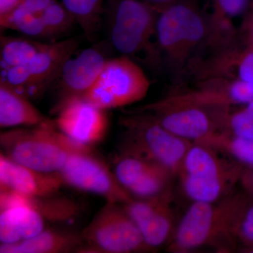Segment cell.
<instances>
[{
	"mask_svg": "<svg viewBox=\"0 0 253 253\" xmlns=\"http://www.w3.org/2000/svg\"><path fill=\"white\" fill-rule=\"evenodd\" d=\"M247 198L242 190L215 202L193 203L168 242V252L189 253L202 247L221 253L238 251L236 225Z\"/></svg>",
	"mask_w": 253,
	"mask_h": 253,
	"instance_id": "obj_1",
	"label": "cell"
},
{
	"mask_svg": "<svg viewBox=\"0 0 253 253\" xmlns=\"http://www.w3.org/2000/svg\"><path fill=\"white\" fill-rule=\"evenodd\" d=\"M246 166L212 146L193 143L177 175L193 202L212 203L234 192Z\"/></svg>",
	"mask_w": 253,
	"mask_h": 253,
	"instance_id": "obj_2",
	"label": "cell"
},
{
	"mask_svg": "<svg viewBox=\"0 0 253 253\" xmlns=\"http://www.w3.org/2000/svg\"><path fill=\"white\" fill-rule=\"evenodd\" d=\"M3 154L26 167L46 173L59 172L70 156L91 151L57 129L54 121L31 127H16L0 134Z\"/></svg>",
	"mask_w": 253,
	"mask_h": 253,
	"instance_id": "obj_3",
	"label": "cell"
},
{
	"mask_svg": "<svg viewBox=\"0 0 253 253\" xmlns=\"http://www.w3.org/2000/svg\"><path fill=\"white\" fill-rule=\"evenodd\" d=\"M123 131L119 156H131L168 168L177 175L193 142L181 139L142 112H134L120 119Z\"/></svg>",
	"mask_w": 253,
	"mask_h": 253,
	"instance_id": "obj_4",
	"label": "cell"
},
{
	"mask_svg": "<svg viewBox=\"0 0 253 253\" xmlns=\"http://www.w3.org/2000/svg\"><path fill=\"white\" fill-rule=\"evenodd\" d=\"M210 33V24L197 6L188 0H178L159 9L156 46L176 68L184 65Z\"/></svg>",
	"mask_w": 253,
	"mask_h": 253,
	"instance_id": "obj_5",
	"label": "cell"
},
{
	"mask_svg": "<svg viewBox=\"0 0 253 253\" xmlns=\"http://www.w3.org/2000/svg\"><path fill=\"white\" fill-rule=\"evenodd\" d=\"M84 241L78 253H133L153 251L122 204L106 201L81 233Z\"/></svg>",
	"mask_w": 253,
	"mask_h": 253,
	"instance_id": "obj_6",
	"label": "cell"
},
{
	"mask_svg": "<svg viewBox=\"0 0 253 253\" xmlns=\"http://www.w3.org/2000/svg\"><path fill=\"white\" fill-rule=\"evenodd\" d=\"M109 29L111 46L123 56L145 52L156 59V36L159 9L143 0H115Z\"/></svg>",
	"mask_w": 253,
	"mask_h": 253,
	"instance_id": "obj_7",
	"label": "cell"
},
{
	"mask_svg": "<svg viewBox=\"0 0 253 253\" xmlns=\"http://www.w3.org/2000/svg\"><path fill=\"white\" fill-rule=\"evenodd\" d=\"M151 86L142 68L128 56L111 58L84 99L108 111L134 104L144 99Z\"/></svg>",
	"mask_w": 253,
	"mask_h": 253,
	"instance_id": "obj_8",
	"label": "cell"
},
{
	"mask_svg": "<svg viewBox=\"0 0 253 253\" xmlns=\"http://www.w3.org/2000/svg\"><path fill=\"white\" fill-rule=\"evenodd\" d=\"M76 39L49 43L27 63L18 67L1 70L0 81H4L30 99H38L59 78L63 64L76 54Z\"/></svg>",
	"mask_w": 253,
	"mask_h": 253,
	"instance_id": "obj_9",
	"label": "cell"
},
{
	"mask_svg": "<svg viewBox=\"0 0 253 253\" xmlns=\"http://www.w3.org/2000/svg\"><path fill=\"white\" fill-rule=\"evenodd\" d=\"M226 109L166 104L158 100L134 111L146 113L169 132L194 143L221 130Z\"/></svg>",
	"mask_w": 253,
	"mask_h": 253,
	"instance_id": "obj_10",
	"label": "cell"
},
{
	"mask_svg": "<svg viewBox=\"0 0 253 253\" xmlns=\"http://www.w3.org/2000/svg\"><path fill=\"white\" fill-rule=\"evenodd\" d=\"M59 173L64 184L98 195L108 202L123 205L134 199L91 150L70 156Z\"/></svg>",
	"mask_w": 253,
	"mask_h": 253,
	"instance_id": "obj_11",
	"label": "cell"
},
{
	"mask_svg": "<svg viewBox=\"0 0 253 253\" xmlns=\"http://www.w3.org/2000/svg\"><path fill=\"white\" fill-rule=\"evenodd\" d=\"M106 111L84 98H76L65 103L54 113V124L75 142L91 148L104 140L109 131Z\"/></svg>",
	"mask_w": 253,
	"mask_h": 253,
	"instance_id": "obj_12",
	"label": "cell"
},
{
	"mask_svg": "<svg viewBox=\"0 0 253 253\" xmlns=\"http://www.w3.org/2000/svg\"><path fill=\"white\" fill-rule=\"evenodd\" d=\"M173 202L172 189L169 187L151 199H134L123 205L153 251L169 242L172 238L175 217Z\"/></svg>",
	"mask_w": 253,
	"mask_h": 253,
	"instance_id": "obj_13",
	"label": "cell"
},
{
	"mask_svg": "<svg viewBox=\"0 0 253 253\" xmlns=\"http://www.w3.org/2000/svg\"><path fill=\"white\" fill-rule=\"evenodd\" d=\"M109 59L98 46L86 48L68 58L56 81L58 84V99L53 113L70 100L84 97Z\"/></svg>",
	"mask_w": 253,
	"mask_h": 253,
	"instance_id": "obj_14",
	"label": "cell"
},
{
	"mask_svg": "<svg viewBox=\"0 0 253 253\" xmlns=\"http://www.w3.org/2000/svg\"><path fill=\"white\" fill-rule=\"evenodd\" d=\"M113 172L125 189L136 199H148L162 194L175 176L168 168L131 156H118Z\"/></svg>",
	"mask_w": 253,
	"mask_h": 253,
	"instance_id": "obj_15",
	"label": "cell"
},
{
	"mask_svg": "<svg viewBox=\"0 0 253 253\" xmlns=\"http://www.w3.org/2000/svg\"><path fill=\"white\" fill-rule=\"evenodd\" d=\"M45 220L14 191H0V241L11 244L33 237L44 230Z\"/></svg>",
	"mask_w": 253,
	"mask_h": 253,
	"instance_id": "obj_16",
	"label": "cell"
},
{
	"mask_svg": "<svg viewBox=\"0 0 253 253\" xmlns=\"http://www.w3.org/2000/svg\"><path fill=\"white\" fill-rule=\"evenodd\" d=\"M64 185L59 172L46 173L26 167L0 156V191H11L28 197L57 194Z\"/></svg>",
	"mask_w": 253,
	"mask_h": 253,
	"instance_id": "obj_17",
	"label": "cell"
},
{
	"mask_svg": "<svg viewBox=\"0 0 253 253\" xmlns=\"http://www.w3.org/2000/svg\"><path fill=\"white\" fill-rule=\"evenodd\" d=\"M51 121L32 104L31 99L0 81L1 127H31Z\"/></svg>",
	"mask_w": 253,
	"mask_h": 253,
	"instance_id": "obj_18",
	"label": "cell"
},
{
	"mask_svg": "<svg viewBox=\"0 0 253 253\" xmlns=\"http://www.w3.org/2000/svg\"><path fill=\"white\" fill-rule=\"evenodd\" d=\"M84 245L81 234L61 229H44L39 234L11 244H1V253H78Z\"/></svg>",
	"mask_w": 253,
	"mask_h": 253,
	"instance_id": "obj_19",
	"label": "cell"
},
{
	"mask_svg": "<svg viewBox=\"0 0 253 253\" xmlns=\"http://www.w3.org/2000/svg\"><path fill=\"white\" fill-rule=\"evenodd\" d=\"M49 43L42 42L24 37L1 36L0 62L1 70L26 64Z\"/></svg>",
	"mask_w": 253,
	"mask_h": 253,
	"instance_id": "obj_20",
	"label": "cell"
},
{
	"mask_svg": "<svg viewBox=\"0 0 253 253\" xmlns=\"http://www.w3.org/2000/svg\"><path fill=\"white\" fill-rule=\"evenodd\" d=\"M28 204L41 214L44 220L52 223L67 222L80 215L81 205L74 200L57 196L28 197Z\"/></svg>",
	"mask_w": 253,
	"mask_h": 253,
	"instance_id": "obj_21",
	"label": "cell"
},
{
	"mask_svg": "<svg viewBox=\"0 0 253 253\" xmlns=\"http://www.w3.org/2000/svg\"><path fill=\"white\" fill-rule=\"evenodd\" d=\"M232 158L246 167H253V139H242L219 131L200 141Z\"/></svg>",
	"mask_w": 253,
	"mask_h": 253,
	"instance_id": "obj_22",
	"label": "cell"
},
{
	"mask_svg": "<svg viewBox=\"0 0 253 253\" xmlns=\"http://www.w3.org/2000/svg\"><path fill=\"white\" fill-rule=\"evenodd\" d=\"M105 0H62L61 2L74 16L84 34L94 38L99 30L104 11Z\"/></svg>",
	"mask_w": 253,
	"mask_h": 253,
	"instance_id": "obj_23",
	"label": "cell"
},
{
	"mask_svg": "<svg viewBox=\"0 0 253 253\" xmlns=\"http://www.w3.org/2000/svg\"><path fill=\"white\" fill-rule=\"evenodd\" d=\"M230 110L224 113L220 131L236 137L253 139V101L236 111Z\"/></svg>",
	"mask_w": 253,
	"mask_h": 253,
	"instance_id": "obj_24",
	"label": "cell"
},
{
	"mask_svg": "<svg viewBox=\"0 0 253 253\" xmlns=\"http://www.w3.org/2000/svg\"><path fill=\"white\" fill-rule=\"evenodd\" d=\"M251 0H212V30L214 33H228L231 29V20L246 12Z\"/></svg>",
	"mask_w": 253,
	"mask_h": 253,
	"instance_id": "obj_25",
	"label": "cell"
},
{
	"mask_svg": "<svg viewBox=\"0 0 253 253\" xmlns=\"http://www.w3.org/2000/svg\"><path fill=\"white\" fill-rule=\"evenodd\" d=\"M49 38L61 36L69 31L76 23L74 16L62 2L54 0L42 14Z\"/></svg>",
	"mask_w": 253,
	"mask_h": 253,
	"instance_id": "obj_26",
	"label": "cell"
},
{
	"mask_svg": "<svg viewBox=\"0 0 253 253\" xmlns=\"http://www.w3.org/2000/svg\"><path fill=\"white\" fill-rule=\"evenodd\" d=\"M236 238L239 244L238 251L253 246V199L249 195L238 219Z\"/></svg>",
	"mask_w": 253,
	"mask_h": 253,
	"instance_id": "obj_27",
	"label": "cell"
},
{
	"mask_svg": "<svg viewBox=\"0 0 253 253\" xmlns=\"http://www.w3.org/2000/svg\"><path fill=\"white\" fill-rule=\"evenodd\" d=\"M226 67L235 71L236 79L253 83V44L244 51L230 55V60L226 59Z\"/></svg>",
	"mask_w": 253,
	"mask_h": 253,
	"instance_id": "obj_28",
	"label": "cell"
},
{
	"mask_svg": "<svg viewBox=\"0 0 253 253\" xmlns=\"http://www.w3.org/2000/svg\"><path fill=\"white\" fill-rule=\"evenodd\" d=\"M54 0H23L6 17L0 19V26L4 28L9 23L25 16L41 15Z\"/></svg>",
	"mask_w": 253,
	"mask_h": 253,
	"instance_id": "obj_29",
	"label": "cell"
},
{
	"mask_svg": "<svg viewBox=\"0 0 253 253\" xmlns=\"http://www.w3.org/2000/svg\"><path fill=\"white\" fill-rule=\"evenodd\" d=\"M240 185L243 191L253 199V167H246Z\"/></svg>",
	"mask_w": 253,
	"mask_h": 253,
	"instance_id": "obj_30",
	"label": "cell"
},
{
	"mask_svg": "<svg viewBox=\"0 0 253 253\" xmlns=\"http://www.w3.org/2000/svg\"><path fill=\"white\" fill-rule=\"evenodd\" d=\"M23 1V0H0V19L6 17Z\"/></svg>",
	"mask_w": 253,
	"mask_h": 253,
	"instance_id": "obj_31",
	"label": "cell"
},
{
	"mask_svg": "<svg viewBox=\"0 0 253 253\" xmlns=\"http://www.w3.org/2000/svg\"><path fill=\"white\" fill-rule=\"evenodd\" d=\"M143 1L153 5V6H154L155 7L157 8L158 9H161V8L172 4V3L175 2L178 0H143Z\"/></svg>",
	"mask_w": 253,
	"mask_h": 253,
	"instance_id": "obj_32",
	"label": "cell"
},
{
	"mask_svg": "<svg viewBox=\"0 0 253 253\" xmlns=\"http://www.w3.org/2000/svg\"><path fill=\"white\" fill-rule=\"evenodd\" d=\"M247 28L250 32L251 38V44H253V16H249L247 21Z\"/></svg>",
	"mask_w": 253,
	"mask_h": 253,
	"instance_id": "obj_33",
	"label": "cell"
},
{
	"mask_svg": "<svg viewBox=\"0 0 253 253\" xmlns=\"http://www.w3.org/2000/svg\"><path fill=\"white\" fill-rule=\"evenodd\" d=\"M239 252L244 253H253V246H250V247L242 248L239 250Z\"/></svg>",
	"mask_w": 253,
	"mask_h": 253,
	"instance_id": "obj_34",
	"label": "cell"
},
{
	"mask_svg": "<svg viewBox=\"0 0 253 253\" xmlns=\"http://www.w3.org/2000/svg\"><path fill=\"white\" fill-rule=\"evenodd\" d=\"M251 12L250 16H253V0H251Z\"/></svg>",
	"mask_w": 253,
	"mask_h": 253,
	"instance_id": "obj_35",
	"label": "cell"
},
{
	"mask_svg": "<svg viewBox=\"0 0 253 253\" xmlns=\"http://www.w3.org/2000/svg\"><path fill=\"white\" fill-rule=\"evenodd\" d=\"M109 1H115V0H109Z\"/></svg>",
	"mask_w": 253,
	"mask_h": 253,
	"instance_id": "obj_36",
	"label": "cell"
}]
</instances>
